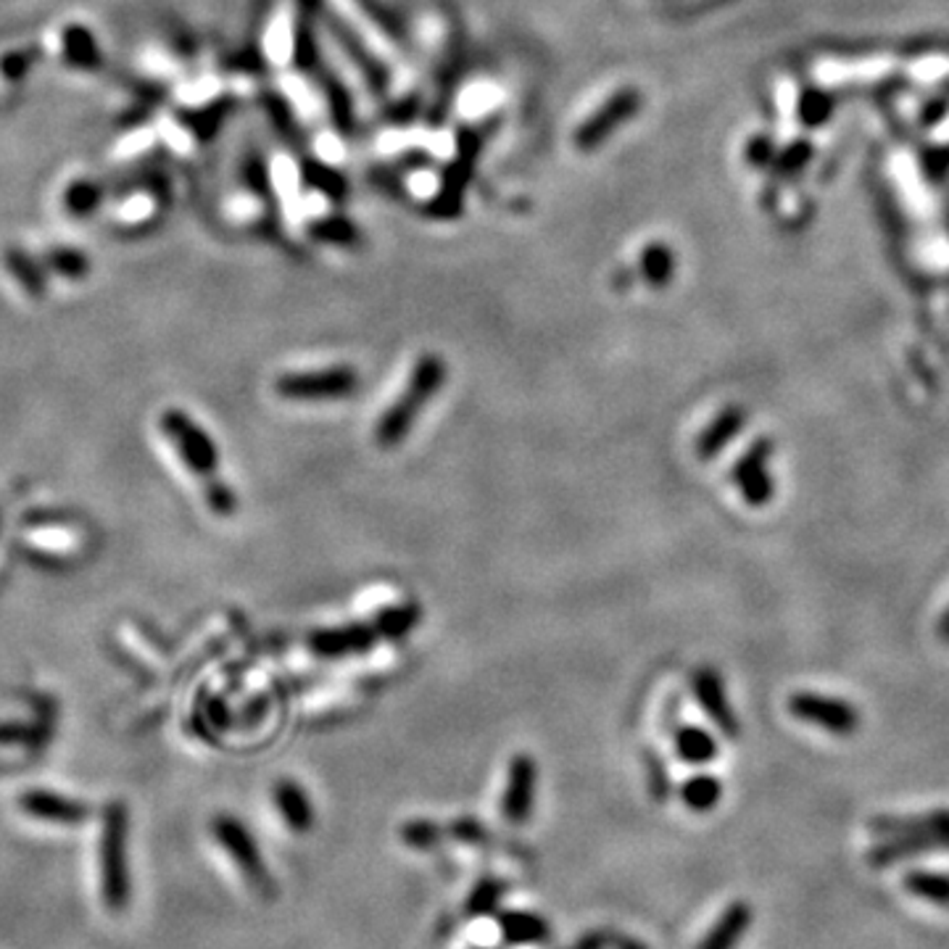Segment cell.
Here are the masks:
<instances>
[{
    "label": "cell",
    "instance_id": "6da1fadb",
    "mask_svg": "<svg viewBox=\"0 0 949 949\" xmlns=\"http://www.w3.org/2000/svg\"><path fill=\"white\" fill-rule=\"evenodd\" d=\"M419 620H423V609L415 601H406V605L380 609L370 620L314 630L309 636V647L322 660H345V657L370 652L372 647L383 641L406 639Z\"/></svg>",
    "mask_w": 949,
    "mask_h": 949
},
{
    "label": "cell",
    "instance_id": "7a4b0ae2",
    "mask_svg": "<svg viewBox=\"0 0 949 949\" xmlns=\"http://www.w3.org/2000/svg\"><path fill=\"white\" fill-rule=\"evenodd\" d=\"M446 383V362L436 354H425L417 359L412 375L406 380L402 396L383 412L375 425V444L380 449H396L415 427L419 412L430 404V398L444 388Z\"/></svg>",
    "mask_w": 949,
    "mask_h": 949
},
{
    "label": "cell",
    "instance_id": "3957f363",
    "mask_svg": "<svg viewBox=\"0 0 949 949\" xmlns=\"http://www.w3.org/2000/svg\"><path fill=\"white\" fill-rule=\"evenodd\" d=\"M130 810L125 802L114 799L104 807L100 818V894L104 905L111 913H125L132 899V878H130Z\"/></svg>",
    "mask_w": 949,
    "mask_h": 949
},
{
    "label": "cell",
    "instance_id": "277c9868",
    "mask_svg": "<svg viewBox=\"0 0 949 949\" xmlns=\"http://www.w3.org/2000/svg\"><path fill=\"white\" fill-rule=\"evenodd\" d=\"M212 833L216 844L225 850L227 857L233 860L237 871H241V876L248 881L250 889L262 894V897H275L277 884L267 863H264V854L259 844H256L254 833L246 829V823H243L241 818L222 812V815L212 820Z\"/></svg>",
    "mask_w": 949,
    "mask_h": 949
},
{
    "label": "cell",
    "instance_id": "5b68a950",
    "mask_svg": "<svg viewBox=\"0 0 949 949\" xmlns=\"http://www.w3.org/2000/svg\"><path fill=\"white\" fill-rule=\"evenodd\" d=\"M159 427L169 444L174 446L182 465H185L201 483L220 478V449H216L214 438L209 436L193 417L185 415L182 409H167L159 419Z\"/></svg>",
    "mask_w": 949,
    "mask_h": 949
},
{
    "label": "cell",
    "instance_id": "8992f818",
    "mask_svg": "<svg viewBox=\"0 0 949 949\" xmlns=\"http://www.w3.org/2000/svg\"><path fill=\"white\" fill-rule=\"evenodd\" d=\"M359 388V375L349 364L307 372H285L277 377L275 391L290 402H330L345 398Z\"/></svg>",
    "mask_w": 949,
    "mask_h": 949
},
{
    "label": "cell",
    "instance_id": "52a82bcc",
    "mask_svg": "<svg viewBox=\"0 0 949 949\" xmlns=\"http://www.w3.org/2000/svg\"><path fill=\"white\" fill-rule=\"evenodd\" d=\"M776 451L770 436H759L751 440V446L742 457L736 459L731 478L747 504L751 507H765L768 501L776 497V486H772V474L768 470V462Z\"/></svg>",
    "mask_w": 949,
    "mask_h": 949
},
{
    "label": "cell",
    "instance_id": "ba28073f",
    "mask_svg": "<svg viewBox=\"0 0 949 949\" xmlns=\"http://www.w3.org/2000/svg\"><path fill=\"white\" fill-rule=\"evenodd\" d=\"M789 712L797 721L818 725L836 736H850L860 728V712L850 702L810 694V691H797L789 700Z\"/></svg>",
    "mask_w": 949,
    "mask_h": 949
},
{
    "label": "cell",
    "instance_id": "9c48e42d",
    "mask_svg": "<svg viewBox=\"0 0 949 949\" xmlns=\"http://www.w3.org/2000/svg\"><path fill=\"white\" fill-rule=\"evenodd\" d=\"M535 791H539V765L531 755H514L507 770L501 815L512 825H525L533 815Z\"/></svg>",
    "mask_w": 949,
    "mask_h": 949
},
{
    "label": "cell",
    "instance_id": "30bf717a",
    "mask_svg": "<svg viewBox=\"0 0 949 949\" xmlns=\"http://www.w3.org/2000/svg\"><path fill=\"white\" fill-rule=\"evenodd\" d=\"M691 691H694V700L700 702L704 715L723 731L725 738H734L736 742V738L742 736V723H738L736 712L728 702V694H725L723 675L717 673L715 668H707V664L696 668L694 675H691Z\"/></svg>",
    "mask_w": 949,
    "mask_h": 949
},
{
    "label": "cell",
    "instance_id": "8fae6325",
    "mask_svg": "<svg viewBox=\"0 0 949 949\" xmlns=\"http://www.w3.org/2000/svg\"><path fill=\"white\" fill-rule=\"evenodd\" d=\"M19 810L26 812L30 818L43 820V823L66 825V829L83 825L85 820L93 815L90 804L79 802V799L74 797L56 795V791H47V789L24 791V795L19 797Z\"/></svg>",
    "mask_w": 949,
    "mask_h": 949
},
{
    "label": "cell",
    "instance_id": "7c38bea8",
    "mask_svg": "<svg viewBox=\"0 0 949 949\" xmlns=\"http://www.w3.org/2000/svg\"><path fill=\"white\" fill-rule=\"evenodd\" d=\"M273 804L280 812L282 823L294 833H309L314 829V807L301 783L294 778H280L273 786Z\"/></svg>",
    "mask_w": 949,
    "mask_h": 949
},
{
    "label": "cell",
    "instance_id": "4fadbf2b",
    "mask_svg": "<svg viewBox=\"0 0 949 949\" xmlns=\"http://www.w3.org/2000/svg\"><path fill=\"white\" fill-rule=\"evenodd\" d=\"M871 831L881 839L892 836H937L949 844V810L924 812V815L907 818H876L871 820Z\"/></svg>",
    "mask_w": 949,
    "mask_h": 949
},
{
    "label": "cell",
    "instance_id": "5bb4252c",
    "mask_svg": "<svg viewBox=\"0 0 949 949\" xmlns=\"http://www.w3.org/2000/svg\"><path fill=\"white\" fill-rule=\"evenodd\" d=\"M747 409L738 404H731L725 406L723 412H717V415L712 417V423L702 430V436L696 438V457L710 462L717 454H723L725 446L747 427Z\"/></svg>",
    "mask_w": 949,
    "mask_h": 949
},
{
    "label": "cell",
    "instance_id": "9a60e30c",
    "mask_svg": "<svg viewBox=\"0 0 949 949\" xmlns=\"http://www.w3.org/2000/svg\"><path fill=\"white\" fill-rule=\"evenodd\" d=\"M751 926V907L749 902L736 899L725 907L721 918L712 924V928L704 934L696 949H736L747 937Z\"/></svg>",
    "mask_w": 949,
    "mask_h": 949
},
{
    "label": "cell",
    "instance_id": "2e32d148",
    "mask_svg": "<svg viewBox=\"0 0 949 949\" xmlns=\"http://www.w3.org/2000/svg\"><path fill=\"white\" fill-rule=\"evenodd\" d=\"M499 928L510 945H541L552 937L546 920L525 910H504L499 915Z\"/></svg>",
    "mask_w": 949,
    "mask_h": 949
},
{
    "label": "cell",
    "instance_id": "e0dca14e",
    "mask_svg": "<svg viewBox=\"0 0 949 949\" xmlns=\"http://www.w3.org/2000/svg\"><path fill=\"white\" fill-rule=\"evenodd\" d=\"M675 751L686 765H707L717 757V742L704 728L696 725H683L675 734Z\"/></svg>",
    "mask_w": 949,
    "mask_h": 949
},
{
    "label": "cell",
    "instance_id": "ac0fdd59",
    "mask_svg": "<svg viewBox=\"0 0 949 949\" xmlns=\"http://www.w3.org/2000/svg\"><path fill=\"white\" fill-rule=\"evenodd\" d=\"M681 799L691 812H700V815H704V812H712L723 799L721 778L707 776V772L691 776L689 781L681 786Z\"/></svg>",
    "mask_w": 949,
    "mask_h": 949
},
{
    "label": "cell",
    "instance_id": "d6986e66",
    "mask_svg": "<svg viewBox=\"0 0 949 949\" xmlns=\"http://www.w3.org/2000/svg\"><path fill=\"white\" fill-rule=\"evenodd\" d=\"M905 892H910L913 897L931 902V905L949 907V873H934V871H913L907 873Z\"/></svg>",
    "mask_w": 949,
    "mask_h": 949
},
{
    "label": "cell",
    "instance_id": "ffe728a7",
    "mask_svg": "<svg viewBox=\"0 0 949 949\" xmlns=\"http://www.w3.org/2000/svg\"><path fill=\"white\" fill-rule=\"evenodd\" d=\"M398 833H402V842L415 852H433L444 842V829L427 818L406 820Z\"/></svg>",
    "mask_w": 949,
    "mask_h": 949
},
{
    "label": "cell",
    "instance_id": "44dd1931",
    "mask_svg": "<svg viewBox=\"0 0 949 949\" xmlns=\"http://www.w3.org/2000/svg\"><path fill=\"white\" fill-rule=\"evenodd\" d=\"M504 892H507L504 881L480 878L478 886L470 892V897H467V915H472V918H483V915L497 913Z\"/></svg>",
    "mask_w": 949,
    "mask_h": 949
},
{
    "label": "cell",
    "instance_id": "7402d4cb",
    "mask_svg": "<svg viewBox=\"0 0 949 949\" xmlns=\"http://www.w3.org/2000/svg\"><path fill=\"white\" fill-rule=\"evenodd\" d=\"M40 744H43V738H40L38 725L0 721V747H40Z\"/></svg>",
    "mask_w": 949,
    "mask_h": 949
},
{
    "label": "cell",
    "instance_id": "603a6c76",
    "mask_svg": "<svg viewBox=\"0 0 949 949\" xmlns=\"http://www.w3.org/2000/svg\"><path fill=\"white\" fill-rule=\"evenodd\" d=\"M203 499H206V507L214 514H220V518H230V514H235L237 510V497L235 491L230 488L225 480H209V483H203Z\"/></svg>",
    "mask_w": 949,
    "mask_h": 949
},
{
    "label": "cell",
    "instance_id": "cb8c5ba5",
    "mask_svg": "<svg viewBox=\"0 0 949 949\" xmlns=\"http://www.w3.org/2000/svg\"><path fill=\"white\" fill-rule=\"evenodd\" d=\"M9 267H11L13 277H17V280L24 285L26 294L35 296V298H40V296L45 294V280H43V275H40L38 269L32 267V264L26 262L22 254H17V250H11V256H9Z\"/></svg>",
    "mask_w": 949,
    "mask_h": 949
},
{
    "label": "cell",
    "instance_id": "d4e9b609",
    "mask_svg": "<svg viewBox=\"0 0 949 949\" xmlns=\"http://www.w3.org/2000/svg\"><path fill=\"white\" fill-rule=\"evenodd\" d=\"M66 58L74 61L77 66H93L95 61V45L93 38L85 30H70L66 32Z\"/></svg>",
    "mask_w": 949,
    "mask_h": 949
},
{
    "label": "cell",
    "instance_id": "484cf974",
    "mask_svg": "<svg viewBox=\"0 0 949 949\" xmlns=\"http://www.w3.org/2000/svg\"><path fill=\"white\" fill-rule=\"evenodd\" d=\"M51 267L56 269L61 277H72V280H79V277L87 275V259L83 254H77V250H56V254H51Z\"/></svg>",
    "mask_w": 949,
    "mask_h": 949
},
{
    "label": "cell",
    "instance_id": "4316f807",
    "mask_svg": "<svg viewBox=\"0 0 949 949\" xmlns=\"http://www.w3.org/2000/svg\"><path fill=\"white\" fill-rule=\"evenodd\" d=\"M647 776H649V791H652V797L657 802H664L670 795V778L668 770H664V763L660 755H652V751H647Z\"/></svg>",
    "mask_w": 949,
    "mask_h": 949
},
{
    "label": "cell",
    "instance_id": "83f0119b",
    "mask_svg": "<svg viewBox=\"0 0 949 949\" xmlns=\"http://www.w3.org/2000/svg\"><path fill=\"white\" fill-rule=\"evenodd\" d=\"M449 833L457 839V842H465V844H478L483 842V839H488L486 829L474 818H457L451 823Z\"/></svg>",
    "mask_w": 949,
    "mask_h": 949
},
{
    "label": "cell",
    "instance_id": "f1b7e54d",
    "mask_svg": "<svg viewBox=\"0 0 949 949\" xmlns=\"http://www.w3.org/2000/svg\"><path fill=\"white\" fill-rule=\"evenodd\" d=\"M95 201H98V190H95L93 185H87V182H79V185H74L70 190V195H66V203H70V209L74 214H85Z\"/></svg>",
    "mask_w": 949,
    "mask_h": 949
},
{
    "label": "cell",
    "instance_id": "f546056e",
    "mask_svg": "<svg viewBox=\"0 0 949 949\" xmlns=\"http://www.w3.org/2000/svg\"><path fill=\"white\" fill-rule=\"evenodd\" d=\"M939 636L945 641H949V609H947L945 617H941V622H939Z\"/></svg>",
    "mask_w": 949,
    "mask_h": 949
},
{
    "label": "cell",
    "instance_id": "4dcf8cb0",
    "mask_svg": "<svg viewBox=\"0 0 949 949\" xmlns=\"http://www.w3.org/2000/svg\"><path fill=\"white\" fill-rule=\"evenodd\" d=\"M617 949H647L641 945V941H630V939H626V941H620V945H617Z\"/></svg>",
    "mask_w": 949,
    "mask_h": 949
}]
</instances>
